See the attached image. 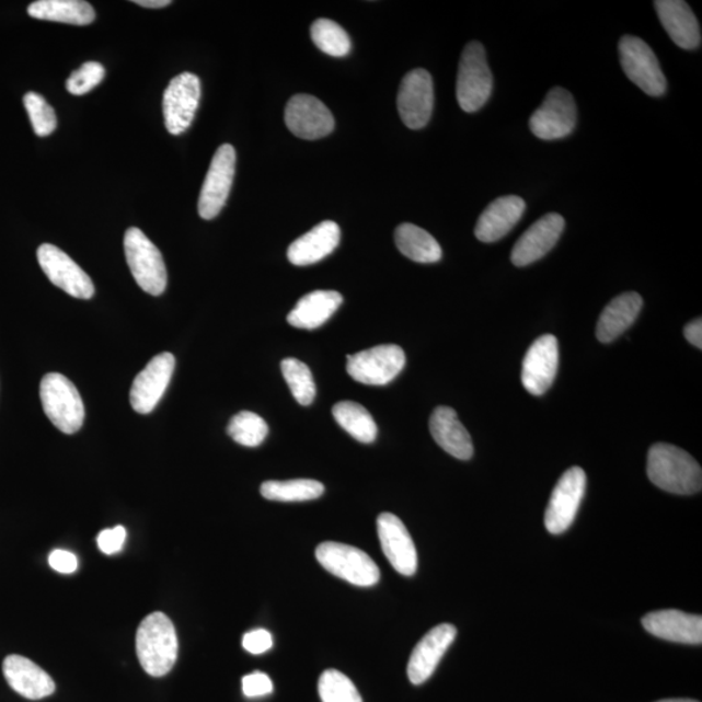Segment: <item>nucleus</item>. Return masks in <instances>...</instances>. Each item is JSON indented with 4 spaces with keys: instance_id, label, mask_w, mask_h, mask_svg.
<instances>
[{
    "instance_id": "f257e3e1",
    "label": "nucleus",
    "mask_w": 702,
    "mask_h": 702,
    "mask_svg": "<svg viewBox=\"0 0 702 702\" xmlns=\"http://www.w3.org/2000/svg\"><path fill=\"white\" fill-rule=\"evenodd\" d=\"M646 472L653 484L674 495H694L702 488L700 464L687 451L670 444L653 445Z\"/></svg>"
},
{
    "instance_id": "f03ea898",
    "label": "nucleus",
    "mask_w": 702,
    "mask_h": 702,
    "mask_svg": "<svg viewBox=\"0 0 702 702\" xmlns=\"http://www.w3.org/2000/svg\"><path fill=\"white\" fill-rule=\"evenodd\" d=\"M136 651L138 661L149 676H166L179 655L176 629L170 618L161 611L146 617L137 630Z\"/></svg>"
},
{
    "instance_id": "7ed1b4c3",
    "label": "nucleus",
    "mask_w": 702,
    "mask_h": 702,
    "mask_svg": "<svg viewBox=\"0 0 702 702\" xmlns=\"http://www.w3.org/2000/svg\"><path fill=\"white\" fill-rule=\"evenodd\" d=\"M39 395L45 414L62 434L73 435L85 421V407L71 380L61 373H47L41 381Z\"/></svg>"
},
{
    "instance_id": "20e7f679",
    "label": "nucleus",
    "mask_w": 702,
    "mask_h": 702,
    "mask_svg": "<svg viewBox=\"0 0 702 702\" xmlns=\"http://www.w3.org/2000/svg\"><path fill=\"white\" fill-rule=\"evenodd\" d=\"M493 76L481 42L464 47L457 76V100L464 113H476L488 102Z\"/></svg>"
},
{
    "instance_id": "39448f33",
    "label": "nucleus",
    "mask_w": 702,
    "mask_h": 702,
    "mask_svg": "<svg viewBox=\"0 0 702 702\" xmlns=\"http://www.w3.org/2000/svg\"><path fill=\"white\" fill-rule=\"evenodd\" d=\"M125 258L135 280L146 294L161 296L166 288V269L162 253L138 228L124 235Z\"/></svg>"
},
{
    "instance_id": "423d86ee",
    "label": "nucleus",
    "mask_w": 702,
    "mask_h": 702,
    "mask_svg": "<svg viewBox=\"0 0 702 702\" xmlns=\"http://www.w3.org/2000/svg\"><path fill=\"white\" fill-rule=\"evenodd\" d=\"M317 560L332 575L358 587H372L380 569L370 555L358 548L326 541L317 548Z\"/></svg>"
},
{
    "instance_id": "0eeeda50",
    "label": "nucleus",
    "mask_w": 702,
    "mask_h": 702,
    "mask_svg": "<svg viewBox=\"0 0 702 702\" xmlns=\"http://www.w3.org/2000/svg\"><path fill=\"white\" fill-rule=\"evenodd\" d=\"M620 60L623 72L645 94L661 96L667 82L661 66L648 44L635 36H623L620 41Z\"/></svg>"
},
{
    "instance_id": "6e6552de",
    "label": "nucleus",
    "mask_w": 702,
    "mask_h": 702,
    "mask_svg": "<svg viewBox=\"0 0 702 702\" xmlns=\"http://www.w3.org/2000/svg\"><path fill=\"white\" fill-rule=\"evenodd\" d=\"M576 122L578 108L574 96L566 89L554 88L531 116L530 129L540 140L555 141L572 135Z\"/></svg>"
},
{
    "instance_id": "1a4fd4ad",
    "label": "nucleus",
    "mask_w": 702,
    "mask_h": 702,
    "mask_svg": "<svg viewBox=\"0 0 702 702\" xmlns=\"http://www.w3.org/2000/svg\"><path fill=\"white\" fill-rule=\"evenodd\" d=\"M346 358L347 373L366 385L389 384L406 365L405 352L398 345H380Z\"/></svg>"
},
{
    "instance_id": "9d476101",
    "label": "nucleus",
    "mask_w": 702,
    "mask_h": 702,
    "mask_svg": "<svg viewBox=\"0 0 702 702\" xmlns=\"http://www.w3.org/2000/svg\"><path fill=\"white\" fill-rule=\"evenodd\" d=\"M235 173V150L232 145H222L215 152L198 200L199 217L217 218L231 193Z\"/></svg>"
},
{
    "instance_id": "9b49d317",
    "label": "nucleus",
    "mask_w": 702,
    "mask_h": 702,
    "mask_svg": "<svg viewBox=\"0 0 702 702\" xmlns=\"http://www.w3.org/2000/svg\"><path fill=\"white\" fill-rule=\"evenodd\" d=\"M586 472L580 468L568 469L561 476L545 513V527L549 532L561 534L574 523L586 493Z\"/></svg>"
},
{
    "instance_id": "f8f14e48",
    "label": "nucleus",
    "mask_w": 702,
    "mask_h": 702,
    "mask_svg": "<svg viewBox=\"0 0 702 702\" xmlns=\"http://www.w3.org/2000/svg\"><path fill=\"white\" fill-rule=\"evenodd\" d=\"M399 113L410 129L418 130L429 123L435 106L433 76L426 69H414L403 78L399 92Z\"/></svg>"
},
{
    "instance_id": "ddd939ff",
    "label": "nucleus",
    "mask_w": 702,
    "mask_h": 702,
    "mask_svg": "<svg viewBox=\"0 0 702 702\" xmlns=\"http://www.w3.org/2000/svg\"><path fill=\"white\" fill-rule=\"evenodd\" d=\"M37 256L41 268L55 287L80 300H90L94 296L92 279L62 250L51 243H44L39 246Z\"/></svg>"
},
{
    "instance_id": "4468645a",
    "label": "nucleus",
    "mask_w": 702,
    "mask_h": 702,
    "mask_svg": "<svg viewBox=\"0 0 702 702\" xmlns=\"http://www.w3.org/2000/svg\"><path fill=\"white\" fill-rule=\"evenodd\" d=\"M199 100L200 81L196 74L185 72L172 79L163 99L165 128L171 135H183L191 127Z\"/></svg>"
},
{
    "instance_id": "2eb2a0df",
    "label": "nucleus",
    "mask_w": 702,
    "mask_h": 702,
    "mask_svg": "<svg viewBox=\"0 0 702 702\" xmlns=\"http://www.w3.org/2000/svg\"><path fill=\"white\" fill-rule=\"evenodd\" d=\"M175 365L173 354L162 353L137 375L129 395L130 405L136 413L150 414L157 407L170 385Z\"/></svg>"
},
{
    "instance_id": "dca6fc26",
    "label": "nucleus",
    "mask_w": 702,
    "mask_h": 702,
    "mask_svg": "<svg viewBox=\"0 0 702 702\" xmlns=\"http://www.w3.org/2000/svg\"><path fill=\"white\" fill-rule=\"evenodd\" d=\"M285 124L297 137L303 140H318L332 134L335 119L329 107L315 96L298 94L285 108Z\"/></svg>"
},
{
    "instance_id": "f3484780",
    "label": "nucleus",
    "mask_w": 702,
    "mask_h": 702,
    "mask_svg": "<svg viewBox=\"0 0 702 702\" xmlns=\"http://www.w3.org/2000/svg\"><path fill=\"white\" fill-rule=\"evenodd\" d=\"M559 342L552 335L541 336L528 349L522 366V382L533 395L544 394L559 371Z\"/></svg>"
},
{
    "instance_id": "a211bd4d",
    "label": "nucleus",
    "mask_w": 702,
    "mask_h": 702,
    "mask_svg": "<svg viewBox=\"0 0 702 702\" xmlns=\"http://www.w3.org/2000/svg\"><path fill=\"white\" fill-rule=\"evenodd\" d=\"M565 229V219L557 212L546 214L527 229L511 252L514 266L526 267L538 262L557 245Z\"/></svg>"
},
{
    "instance_id": "6ab92c4d",
    "label": "nucleus",
    "mask_w": 702,
    "mask_h": 702,
    "mask_svg": "<svg viewBox=\"0 0 702 702\" xmlns=\"http://www.w3.org/2000/svg\"><path fill=\"white\" fill-rule=\"evenodd\" d=\"M378 533L382 552L395 572L413 576L418 569V553L402 520L391 513L381 514L378 518Z\"/></svg>"
},
{
    "instance_id": "aec40b11",
    "label": "nucleus",
    "mask_w": 702,
    "mask_h": 702,
    "mask_svg": "<svg viewBox=\"0 0 702 702\" xmlns=\"http://www.w3.org/2000/svg\"><path fill=\"white\" fill-rule=\"evenodd\" d=\"M457 637L453 624L442 623L430 630L422 641L416 644L407 665V677L415 686L423 684L433 677L445 653L450 648Z\"/></svg>"
},
{
    "instance_id": "412c9836",
    "label": "nucleus",
    "mask_w": 702,
    "mask_h": 702,
    "mask_svg": "<svg viewBox=\"0 0 702 702\" xmlns=\"http://www.w3.org/2000/svg\"><path fill=\"white\" fill-rule=\"evenodd\" d=\"M642 622L649 634L664 641L691 645L702 643L701 615L680 610H659L645 615Z\"/></svg>"
},
{
    "instance_id": "4be33fe9",
    "label": "nucleus",
    "mask_w": 702,
    "mask_h": 702,
    "mask_svg": "<svg viewBox=\"0 0 702 702\" xmlns=\"http://www.w3.org/2000/svg\"><path fill=\"white\" fill-rule=\"evenodd\" d=\"M3 674L13 691L27 700H41L55 692L50 676L30 658L11 655L4 659Z\"/></svg>"
},
{
    "instance_id": "5701e85b",
    "label": "nucleus",
    "mask_w": 702,
    "mask_h": 702,
    "mask_svg": "<svg viewBox=\"0 0 702 702\" xmlns=\"http://www.w3.org/2000/svg\"><path fill=\"white\" fill-rule=\"evenodd\" d=\"M655 9L674 44L683 50H697L701 46L699 20L683 0H657Z\"/></svg>"
},
{
    "instance_id": "b1692460",
    "label": "nucleus",
    "mask_w": 702,
    "mask_h": 702,
    "mask_svg": "<svg viewBox=\"0 0 702 702\" xmlns=\"http://www.w3.org/2000/svg\"><path fill=\"white\" fill-rule=\"evenodd\" d=\"M526 211V202L518 196L499 197L485 208L475 227L479 241L496 242L505 238Z\"/></svg>"
},
{
    "instance_id": "393cba45",
    "label": "nucleus",
    "mask_w": 702,
    "mask_h": 702,
    "mask_svg": "<svg viewBox=\"0 0 702 702\" xmlns=\"http://www.w3.org/2000/svg\"><path fill=\"white\" fill-rule=\"evenodd\" d=\"M342 231L335 221H323L296 240L288 249V260L295 266H311L335 252Z\"/></svg>"
},
{
    "instance_id": "a878e982",
    "label": "nucleus",
    "mask_w": 702,
    "mask_h": 702,
    "mask_svg": "<svg viewBox=\"0 0 702 702\" xmlns=\"http://www.w3.org/2000/svg\"><path fill=\"white\" fill-rule=\"evenodd\" d=\"M430 435L448 454L461 461H469L474 456V445L463 424L458 419L456 410L439 406L429 419Z\"/></svg>"
},
{
    "instance_id": "bb28decb",
    "label": "nucleus",
    "mask_w": 702,
    "mask_h": 702,
    "mask_svg": "<svg viewBox=\"0 0 702 702\" xmlns=\"http://www.w3.org/2000/svg\"><path fill=\"white\" fill-rule=\"evenodd\" d=\"M643 308V298L629 291L614 298L601 312L597 323L596 336L600 343L609 344L620 337L636 321Z\"/></svg>"
},
{
    "instance_id": "cd10ccee",
    "label": "nucleus",
    "mask_w": 702,
    "mask_h": 702,
    "mask_svg": "<svg viewBox=\"0 0 702 702\" xmlns=\"http://www.w3.org/2000/svg\"><path fill=\"white\" fill-rule=\"evenodd\" d=\"M344 298L335 290H315L297 302L288 315V323L295 329L317 330L335 314Z\"/></svg>"
},
{
    "instance_id": "c85d7f7f",
    "label": "nucleus",
    "mask_w": 702,
    "mask_h": 702,
    "mask_svg": "<svg viewBox=\"0 0 702 702\" xmlns=\"http://www.w3.org/2000/svg\"><path fill=\"white\" fill-rule=\"evenodd\" d=\"M27 13L33 19L71 25H89L95 20L92 4L82 0H37Z\"/></svg>"
},
{
    "instance_id": "c756f323",
    "label": "nucleus",
    "mask_w": 702,
    "mask_h": 702,
    "mask_svg": "<svg viewBox=\"0 0 702 702\" xmlns=\"http://www.w3.org/2000/svg\"><path fill=\"white\" fill-rule=\"evenodd\" d=\"M400 252L416 263H436L442 258V250L433 234L412 222H403L394 232Z\"/></svg>"
},
{
    "instance_id": "7c9ffc66",
    "label": "nucleus",
    "mask_w": 702,
    "mask_h": 702,
    "mask_svg": "<svg viewBox=\"0 0 702 702\" xmlns=\"http://www.w3.org/2000/svg\"><path fill=\"white\" fill-rule=\"evenodd\" d=\"M333 418L347 434L359 442L371 444L377 440L378 426L368 410L358 402L343 401L332 408Z\"/></svg>"
},
{
    "instance_id": "2f4dec72",
    "label": "nucleus",
    "mask_w": 702,
    "mask_h": 702,
    "mask_svg": "<svg viewBox=\"0 0 702 702\" xmlns=\"http://www.w3.org/2000/svg\"><path fill=\"white\" fill-rule=\"evenodd\" d=\"M262 496L269 502L303 503L323 496L324 485L311 479H296V481H269L261 486Z\"/></svg>"
},
{
    "instance_id": "473e14b6",
    "label": "nucleus",
    "mask_w": 702,
    "mask_h": 702,
    "mask_svg": "<svg viewBox=\"0 0 702 702\" xmlns=\"http://www.w3.org/2000/svg\"><path fill=\"white\" fill-rule=\"evenodd\" d=\"M311 38L319 50L331 57L343 58L352 50L349 34L329 19H319L311 25Z\"/></svg>"
},
{
    "instance_id": "72a5a7b5",
    "label": "nucleus",
    "mask_w": 702,
    "mask_h": 702,
    "mask_svg": "<svg viewBox=\"0 0 702 702\" xmlns=\"http://www.w3.org/2000/svg\"><path fill=\"white\" fill-rule=\"evenodd\" d=\"M281 372L296 401L302 406L311 405L315 400L317 387L310 368L301 360L287 358L281 361Z\"/></svg>"
},
{
    "instance_id": "f704fd0d",
    "label": "nucleus",
    "mask_w": 702,
    "mask_h": 702,
    "mask_svg": "<svg viewBox=\"0 0 702 702\" xmlns=\"http://www.w3.org/2000/svg\"><path fill=\"white\" fill-rule=\"evenodd\" d=\"M227 433L243 447L255 448L266 440L268 426L258 414L241 412L229 422Z\"/></svg>"
},
{
    "instance_id": "c9c22d12",
    "label": "nucleus",
    "mask_w": 702,
    "mask_h": 702,
    "mask_svg": "<svg viewBox=\"0 0 702 702\" xmlns=\"http://www.w3.org/2000/svg\"><path fill=\"white\" fill-rule=\"evenodd\" d=\"M319 697L322 702H364L357 687L345 674L326 670L319 679Z\"/></svg>"
},
{
    "instance_id": "e433bc0d",
    "label": "nucleus",
    "mask_w": 702,
    "mask_h": 702,
    "mask_svg": "<svg viewBox=\"0 0 702 702\" xmlns=\"http://www.w3.org/2000/svg\"><path fill=\"white\" fill-rule=\"evenodd\" d=\"M24 106L30 115L34 134L39 137H47L58 127L57 115L54 108L46 102L44 96L37 93H27L24 96Z\"/></svg>"
},
{
    "instance_id": "4c0bfd02",
    "label": "nucleus",
    "mask_w": 702,
    "mask_h": 702,
    "mask_svg": "<svg viewBox=\"0 0 702 702\" xmlns=\"http://www.w3.org/2000/svg\"><path fill=\"white\" fill-rule=\"evenodd\" d=\"M104 67L99 61H88L76 69L67 80V90L73 95H83L92 92L104 79Z\"/></svg>"
},
{
    "instance_id": "58836bf2",
    "label": "nucleus",
    "mask_w": 702,
    "mask_h": 702,
    "mask_svg": "<svg viewBox=\"0 0 702 702\" xmlns=\"http://www.w3.org/2000/svg\"><path fill=\"white\" fill-rule=\"evenodd\" d=\"M242 691L248 698H262L273 693L274 684L267 674L255 671L242 678Z\"/></svg>"
},
{
    "instance_id": "ea45409f",
    "label": "nucleus",
    "mask_w": 702,
    "mask_h": 702,
    "mask_svg": "<svg viewBox=\"0 0 702 702\" xmlns=\"http://www.w3.org/2000/svg\"><path fill=\"white\" fill-rule=\"evenodd\" d=\"M125 539H127V531L123 526H116L103 530L96 541H99V546L104 554H115L122 551Z\"/></svg>"
},
{
    "instance_id": "a19ab883",
    "label": "nucleus",
    "mask_w": 702,
    "mask_h": 702,
    "mask_svg": "<svg viewBox=\"0 0 702 702\" xmlns=\"http://www.w3.org/2000/svg\"><path fill=\"white\" fill-rule=\"evenodd\" d=\"M273 636L266 630H254L248 632L242 638V646L252 655H262L273 648Z\"/></svg>"
},
{
    "instance_id": "79ce46f5",
    "label": "nucleus",
    "mask_w": 702,
    "mask_h": 702,
    "mask_svg": "<svg viewBox=\"0 0 702 702\" xmlns=\"http://www.w3.org/2000/svg\"><path fill=\"white\" fill-rule=\"evenodd\" d=\"M48 563L55 572L60 574H72L79 567L78 557L71 552L62 551V549L51 552Z\"/></svg>"
},
{
    "instance_id": "37998d69",
    "label": "nucleus",
    "mask_w": 702,
    "mask_h": 702,
    "mask_svg": "<svg viewBox=\"0 0 702 702\" xmlns=\"http://www.w3.org/2000/svg\"><path fill=\"white\" fill-rule=\"evenodd\" d=\"M684 337L687 342L702 349V321L701 318L694 319L693 322L684 326Z\"/></svg>"
},
{
    "instance_id": "c03bdc74",
    "label": "nucleus",
    "mask_w": 702,
    "mask_h": 702,
    "mask_svg": "<svg viewBox=\"0 0 702 702\" xmlns=\"http://www.w3.org/2000/svg\"><path fill=\"white\" fill-rule=\"evenodd\" d=\"M135 3L145 7V9H163V7L171 4L170 0H136Z\"/></svg>"
},
{
    "instance_id": "a18cd8bd",
    "label": "nucleus",
    "mask_w": 702,
    "mask_h": 702,
    "mask_svg": "<svg viewBox=\"0 0 702 702\" xmlns=\"http://www.w3.org/2000/svg\"><path fill=\"white\" fill-rule=\"evenodd\" d=\"M658 702H699V701L690 700V699H669V700H661Z\"/></svg>"
}]
</instances>
